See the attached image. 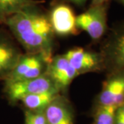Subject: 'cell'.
<instances>
[{
    "label": "cell",
    "mask_w": 124,
    "mask_h": 124,
    "mask_svg": "<svg viewBox=\"0 0 124 124\" xmlns=\"http://www.w3.org/2000/svg\"><path fill=\"white\" fill-rule=\"evenodd\" d=\"M39 5L32 6L9 17L4 22L28 53H41L53 58L54 33L48 14Z\"/></svg>",
    "instance_id": "1"
},
{
    "label": "cell",
    "mask_w": 124,
    "mask_h": 124,
    "mask_svg": "<svg viewBox=\"0 0 124 124\" xmlns=\"http://www.w3.org/2000/svg\"><path fill=\"white\" fill-rule=\"evenodd\" d=\"M100 53L107 73L124 69V19L110 30L101 43Z\"/></svg>",
    "instance_id": "2"
},
{
    "label": "cell",
    "mask_w": 124,
    "mask_h": 124,
    "mask_svg": "<svg viewBox=\"0 0 124 124\" xmlns=\"http://www.w3.org/2000/svg\"><path fill=\"white\" fill-rule=\"evenodd\" d=\"M58 90L47 73L31 79L4 82V94L10 104L19 102L22 98L35 93Z\"/></svg>",
    "instance_id": "3"
},
{
    "label": "cell",
    "mask_w": 124,
    "mask_h": 124,
    "mask_svg": "<svg viewBox=\"0 0 124 124\" xmlns=\"http://www.w3.org/2000/svg\"><path fill=\"white\" fill-rule=\"evenodd\" d=\"M108 7L109 4L90 6L88 10L76 17L77 28L86 32L94 41L101 39L108 30Z\"/></svg>",
    "instance_id": "4"
},
{
    "label": "cell",
    "mask_w": 124,
    "mask_h": 124,
    "mask_svg": "<svg viewBox=\"0 0 124 124\" xmlns=\"http://www.w3.org/2000/svg\"><path fill=\"white\" fill-rule=\"evenodd\" d=\"M50 61L41 53L22 54L4 82H14L37 78L46 73Z\"/></svg>",
    "instance_id": "5"
},
{
    "label": "cell",
    "mask_w": 124,
    "mask_h": 124,
    "mask_svg": "<svg viewBox=\"0 0 124 124\" xmlns=\"http://www.w3.org/2000/svg\"><path fill=\"white\" fill-rule=\"evenodd\" d=\"M107 75L101 90L94 99L93 108L103 106L119 107L124 103V69Z\"/></svg>",
    "instance_id": "6"
},
{
    "label": "cell",
    "mask_w": 124,
    "mask_h": 124,
    "mask_svg": "<svg viewBox=\"0 0 124 124\" xmlns=\"http://www.w3.org/2000/svg\"><path fill=\"white\" fill-rule=\"evenodd\" d=\"M49 21L54 34L59 36L77 35L79 29L76 25V17L72 8L66 2L55 3L48 14Z\"/></svg>",
    "instance_id": "7"
},
{
    "label": "cell",
    "mask_w": 124,
    "mask_h": 124,
    "mask_svg": "<svg viewBox=\"0 0 124 124\" xmlns=\"http://www.w3.org/2000/svg\"><path fill=\"white\" fill-rule=\"evenodd\" d=\"M64 56L79 75L105 71L100 52L77 47L69 50Z\"/></svg>",
    "instance_id": "8"
},
{
    "label": "cell",
    "mask_w": 124,
    "mask_h": 124,
    "mask_svg": "<svg viewBox=\"0 0 124 124\" xmlns=\"http://www.w3.org/2000/svg\"><path fill=\"white\" fill-rule=\"evenodd\" d=\"M46 73L60 92L67 90L72 81L80 75L64 54L53 57Z\"/></svg>",
    "instance_id": "9"
},
{
    "label": "cell",
    "mask_w": 124,
    "mask_h": 124,
    "mask_svg": "<svg viewBox=\"0 0 124 124\" xmlns=\"http://www.w3.org/2000/svg\"><path fill=\"white\" fill-rule=\"evenodd\" d=\"M22 55L10 35L0 29V80H4L15 66Z\"/></svg>",
    "instance_id": "10"
},
{
    "label": "cell",
    "mask_w": 124,
    "mask_h": 124,
    "mask_svg": "<svg viewBox=\"0 0 124 124\" xmlns=\"http://www.w3.org/2000/svg\"><path fill=\"white\" fill-rule=\"evenodd\" d=\"M48 124H75V112L66 97L59 94L44 110Z\"/></svg>",
    "instance_id": "11"
},
{
    "label": "cell",
    "mask_w": 124,
    "mask_h": 124,
    "mask_svg": "<svg viewBox=\"0 0 124 124\" xmlns=\"http://www.w3.org/2000/svg\"><path fill=\"white\" fill-rule=\"evenodd\" d=\"M58 90H51L44 92L35 93L28 95L21 99L25 110L33 111H44L54 99L60 94Z\"/></svg>",
    "instance_id": "12"
},
{
    "label": "cell",
    "mask_w": 124,
    "mask_h": 124,
    "mask_svg": "<svg viewBox=\"0 0 124 124\" xmlns=\"http://www.w3.org/2000/svg\"><path fill=\"white\" fill-rule=\"evenodd\" d=\"M42 2L39 0H0V25L14 14Z\"/></svg>",
    "instance_id": "13"
},
{
    "label": "cell",
    "mask_w": 124,
    "mask_h": 124,
    "mask_svg": "<svg viewBox=\"0 0 124 124\" xmlns=\"http://www.w3.org/2000/svg\"><path fill=\"white\" fill-rule=\"evenodd\" d=\"M117 108L115 106H103L93 108L92 124H115Z\"/></svg>",
    "instance_id": "14"
},
{
    "label": "cell",
    "mask_w": 124,
    "mask_h": 124,
    "mask_svg": "<svg viewBox=\"0 0 124 124\" xmlns=\"http://www.w3.org/2000/svg\"><path fill=\"white\" fill-rule=\"evenodd\" d=\"M25 124H48L44 111L24 110Z\"/></svg>",
    "instance_id": "15"
},
{
    "label": "cell",
    "mask_w": 124,
    "mask_h": 124,
    "mask_svg": "<svg viewBox=\"0 0 124 124\" xmlns=\"http://www.w3.org/2000/svg\"><path fill=\"white\" fill-rule=\"evenodd\" d=\"M64 2H66V3H71V4H73L75 6H80V7H82L84 6L88 0H62Z\"/></svg>",
    "instance_id": "16"
},
{
    "label": "cell",
    "mask_w": 124,
    "mask_h": 124,
    "mask_svg": "<svg viewBox=\"0 0 124 124\" xmlns=\"http://www.w3.org/2000/svg\"><path fill=\"white\" fill-rule=\"evenodd\" d=\"M115 124H124V115L118 110H116Z\"/></svg>",
    "instance_id": "17"
},
{
    "label": "cell",
    "mask_w": 124,
    "mask_h": 124,
    "mask_svg": "<svg viewBox=\"0 0 124 124\" xmlns=\"http://www.w3.org/2000/svg\"><path fill=\"white\" fill-rule=\"evenodd\" d=\"M111 0H91L90 6H97L109 4Z\"/></svg>",
    "instance_id": "18"
},
{
    "label": "cell",
    "mask_w": 124,
    "mask_h": 124,
    "mask_svg": "<svg viewBox=\"0 0 124 124\" xmlns=\"http://www.w3.org/2000/svg\"><path fill=\"white\" fill-rule=\"evenodd\" d=\"M119 4L122 5V6H124V0H116Z\"/></svg>",
    "instance_id": "19"
}]
</instances>
